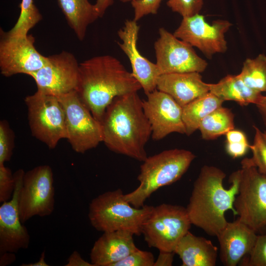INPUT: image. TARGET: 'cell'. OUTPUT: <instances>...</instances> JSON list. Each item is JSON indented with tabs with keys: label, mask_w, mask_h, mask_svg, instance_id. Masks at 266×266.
I'll use <instances>...</instances> for the list:
<instances>
[{
	"label": "cell",
	"mask_w": 266,
	"mask_h": 266,
	"mask_svg": "<svg viewBox=\"0 0 266 266\" xmlns=\"http://www.w3.org/2000/svg\"><path fill=\"white\" fill-rule=\"evenodd\" d=\"M100 123L102 142L108 149L140 162L147 158L145 146L152 130L137 92L116 97Z\"/></svg>",
	"instance_id": "6da1fadb"
},
{
	"label": "cell",
	"mask_w": 266,
	"mask_h": 266,
	"mask_svg": "<svg viewBox=\"0 0 266 266\" xmlns=\"http://www.w3.org/2000/svg\"><path fill=\"white\" fill-rule=\"evenodd\" d=\"M140 89L141 85L132 73L115 57L98 56L79 63L76 91L100 122L106 108L116 97Z\"/></svg>",
	"instance_id": "7a4b0ae2"
},
{
	"label": "cell",
	"mask_w": 266,
	"mask_h": 266,
	"mask_svg": "<svg viewBox=\"0 0 266 266\" xmlns=\"http://www.w3.org/2000/svg\"><path fill=\"white\" fill-rule=\"evenodd\" d=\"M240 169L230 177V187L225 188V172L214 166H204L194 182L189 202L186 208L192 224L202 229L207 234L217 236L228 223L225 214L233 206L238 192Z\"/></svg>",
	"instance_id": "3957f363"
},
{
	"label": "cell",
	"mask_w": 266,
	"mask_h": 266,
	"mask_svg": "<svg viewBox=\"0 0 266 266\" xmlns=\"http://www.w3.org/2000/svg\"><path fill=\"white\" fill-rule=\"evenodd\" d=\"M195 158L192 152L176 148L147 157L140 167L139 186L124 194L125 199L134 207L143 206L154 192L179 180Z\"/></svg>",
	"instance_id": "277c9868"
},
{
	"label": "cell",
	"mask_w": 266,
	"mask_h": 266,
	"mask_svg": "<svg viewBox=\"0 0 266 266\" xmlns=\"http://www.w3.org/2000/svg\"><path fill=\"white\" fill-rule=\"evenodd\" d=\"M153 207L148 205L134 207L118 189L104 192L93 199L89 206L88 218L91 225L98 231H126L139 236L142 234L143 225Z\"/></svg>",
	"instance_id": "5b68a950"
},
{
	"label": "cell",
	"mask_w": 266,
	"mask_h": 266,
	"mask_svg": "<svg viewBox=\"0 0 266 266\" xmlns=\"http://www.w3.org/2000/svg\"><path fill=\"white\" fill-rule=\"evenodd\" d=\"M238 192L233 203L240 221L257 233L266 228V174L248 158L241 162Z\"/></svg>",
	"instance_id": "8992f818"
},
{
	"label": "cell",
	"mask_w": 266,
	"mask_h": 266,
	"mask_svg": "<svg viewBox=\"0 0 266 266\" xmlns=\"http://www.w3.org/2000/svg\"><path fill=\"white\" fill-rule=\"evenodd\" d=\"M191 225L186 208L163 203L154 206L143 225L142 234L149 247L174 252Z\"/></svg>",
	"instance_id": "52a82bcc"
},
{
	"label": "cell",
	"mask_w": 266,
	"mask_h": 266,
	"mask_svg": "<svg viewBox=\"0 0 266 266\" xmlns=\"http://www.w3.org/2000/svg\"><path fill=\"white\" fill-rule=\"evenodd\" d=\"M28 121L32 135L54 149L66 138L65 113L58 97L38 91L27 96Z\"/></svg>",
	"instance_id": "ba28073f"
},
{
	"label": "cell",
	"mask_w": 266,
	"mask_h": 266,
	"mask_svg": "<svg viewBox=\"0 0 266 266\" xmlns=\"http://www.w3.org/2000/svg\"><path fill=\"white\" fill-rule=\"evenodd\" d=\"M58 98L65 113L66 139L74 151L84 153L102 142L100 122L94 117L76 91Z\"/></svg>",
	"instance_id": "9c48e42d"
},
{
	"label": "cell",
	"mask_w": 266,
	"mask_h": 266,
	"mask_svg": "<svg viewBox=\"0 0 266 266\" xmlns=\"http://www.w3.org/2000/svg\"><path fill=\"white\" fill-rule=\"evenodd\" d=\"M54 206L51 167L49 165H40L25 172L18 196V209L22 223L35 216L51 215Z\"/></svg>",
	"instance_id": "30bf717a"
},
{
	"label": "cell",
	"mask_w": 266,
	"mask_h": 266,
	"mask_svg": "<svg viewBox=\"0 0 266 266\" xmlns=\"http://www.w3.org/2000/svg\"><path fill=\"white\" fill-rule=\"evenodd\" d=\"M232 24L217 20L208 23L205 17L198 13L184 17L173 34L178 38L199 49L208 58L227 50L225 33Z\"/></svg>",
	"instance_id": "8fae6325"
},
{
	"label": "cell",
	"mask_w": 266,
	"mask_h": 266,
	"mask_svg": "<svg viewBox=\"0 0 266 266\" xmlns=\"http://www.w3.org/2000/svg\"><path fill=\"white\" fill-rule=\"evenodd\" d=\"M47 58L42 67L29 75L34 79L37 90L57 97L76 91L79 63L74 55L63 51Z\"/></svg>",
	"instance_id": "7c38bea8"
},
{
	"label": "cell",
	"mask_w": 266,
	"mask_h": 266,
	"mask_svg": "<svg viewBox=\"0 0 266 266\" xmlns=\"http://www.w3.org/2000/svg\"><path fill=\"white\" fill-rule=\"evenodd\" d=\"M154 43L156 65L160 74L204 71L207 63L193 47L164 28Z\"/></svg>",
	"instance_id": "4fadbf2b"
},
{
	"label": "cell",
	"mask_w": 266,
	"mask_h": 266,
	"mask_svg": "<svg viewBox=\"0 0 266 266\" xmlns=\"http://www.w3.org/2000/svg\"><path fill=\"white\" fill-rule=\"evenodd\" d=\"M0 71L5 77L17 74L29 75L42 67L47 57L34 46L32 35L10 36L0 30Z\"/></svg>",
	"instance_id": "5bb4252c"
},
{
	"label": "cell",
	"mask_w": 266,
	"mask_h": 266,
	"mask_svg": "<svg viewBox=\"0 0 266 266\" xmlns=\"http://www.w3.org/2000/svg\"><path fill=\"white\" fill-rule=\"evenodd\" d=\"M146 96L142 105L151 127L153 139L161 140L173 133L186 134L181 105L170 96L158 89Z\"/></svg>",
	"instance_id": "9a60e30c"
},
{
	"label": "cell",
	"mask_w": 266,
	"mask_h": 266,
	"mask_svg": "<svg viewBox=\"0 0 266 266\" xmlns=\"http://www.w3.org/2000/svg\"><path fill=\"white\" fill-rule=\"evenodd\" d=\"M25 172L19 169L13 174L14 190L12 198L0 206V254L16 253L27 249L30 236L21 221L18 209V196Z\"/></svg>",
	"instance_id": "2e32d148"
},
{
	"label": "cell",
	"mask_w": 266,
	"mask_h": 266,
	"mask_svg": "<svg viewBox=\"0 0 266 266\" xmlns=\"http://www.w3.org/2000/svg\"><path fill=\"white\" fill-rule=\"evenodd\" d=\"M139 28L137 21L127 20L118 31V36L122 40L118 44L128 57L132 73L146 95L157 89V80L161 74L156 64L142 56L137 48Z\"/></svg>",
	"instance_id": "e0dca14e"
},
{
	"label": "cell",
	"mask_w": 266,
	"mask_h": 266,
	"mask_svg": "<svg viewBox=\"0 0 266 266\" xmlns=\"http://www.w3.org/2000/svg\"><path fill=\"white\" fill-rule=\"evenodd\" d=\"M257 233L238 219L228 222L217 236L220 246V259L226 266H236L250 254Z\"/></svg>",
	"instance_id": "ac0fdd59"
},
{
	"label": "cell",
	"mask_w": 266,
	"mask_h": 266,
	"mask_svg": "<svg viewBox=\"0 0 266 266\" xmlns=\"http://www.w3.org/2000/svg\"><path fill=\"white\" fill-rule=\"evenodd\" d=\"M133 234L126 231L104 232L95 241L90 252L94 266H112L138 248Z\"/></svg>",
	"instance_id": "d6986e66"
},
{
	"label": "cell",
	"mask_w": 266,
	"mask_h": 266,
	"mask_svg": "<svg viewBox=\"0 0 266 266\" xmlns=\"http://www.w3.org/2000/svg\"><path fill=\"white\" fill-rule=\"evenodd\" d=\"M157 89L170 96L182 107L209 92L200 72L166 73L157 80Z\"/></svg>",
	"instance_id": "ffe728a7"
},
{
	"label": "cell",
	"mask_w": 266,
	"mask_h": 266,
	"mask_svg": "<svg viewBox=\"0 0 266 266\" xmlns=\"http://www.w3.org/2000/svg\"><path fill=\"white\" fill-rule=\"evenodd\" d=\"M218 251L210 240L189 231L180 240L174 252L181 260L182 266H214Z\"/></svg>",
	"instance_id": "44dd1931"
},
{
	"label": "cell",
	"mask_w": 266,
	"mask_h": 266,
	"mask_svg": "<svg viewBox=\"0 0 266 266\" xmlns=\"http://www.w3.org/2000/svg\"><path fill=\"white\" fill-rule=\"evenodd\" d=\"M209 92L224 101L232 100L242 106L257 105L263 97L261 93L248 87L237 75L229 74L215 84H209Z\"/></svg>",
	"instance_id": "7402d4cb"
},
{
	"label": "cell",
	"mask_w": 266,
	"mask_h": 266,
	"mask_svg": "<svg viewBox=\"0 0 266 266\" xmlns=\"http://www.w3.org/2000/svg\"><path fill=\"white\" fill-rule=\"evenodd\" d=\"M69 27L77 38L82 41L85 37L88 27L99 16L94 4L89 0H57Z\"/></svg>",
	"instance_id": "603a6c76"
},
{
	"label": "cell",
	"mask_w": 266,
	"mask_h": 266,
	"mask_svg": "<svg viewBox=\"0 0 266 266\" xmlns=\"http://www.w3.org/2000/svg\"><path fill=\"white\" fill-rule=\"evenodd\" d=\"M224 101L209 92L182 107V119L186 134L190 135L199 130L201 121L222 106Z\"/></svg>",
	"instance_id": "cb8c5ba5"
},
{
	"label": "cell",
	"mask_w": 266,
	"mask_h": 266,
	"mask_svg": "<svg viewBox=\"0 0 266 266\" xmlns=\"http://www.w3.org/2000/svg\"><path fill=\"white\" fill-rule=\"evenodd\" d=\"M234 115L222 106L216 109L200 122L199 130L205 140L215 139L234 129Z\"/></svg>",
	"instance_id": "d4e9b609"
},
{
	"label": "cell",
	"mask_w": 266,
	"mask_h": 266,
	"mask_svg": "<svg viewBox=\"0 0 266 266\" xmlns=\"http://www.w3.org/2000/svg\"><path fill=\"white\" fill-rule=\"evenodd\" d=\"M238 75L250 88L266 92V56L260 54L254 59L247 58Z\"/></svg>",
	"instance_id": "484cf974"
},
{
	"label": "cell",
	"mask_w": 266,
	"mask_h": 266,
	"mask_svg": "<svg viewBox=\"0 0 266 266\" xmlns=\"http://www.w3.org/2000/svg\"><path fill=\"white\" fill-rule=\"evenodd\" d=\"M20 13L13 27L5 33L10 36L28 34L29 32L42 19L41 14L34 3L33 0H22Z\"/></svg>",
	"instance_id": "4316f807"
},
{
	"label": "cell",
	"mask_w": 266,
	"mask_h": 266,
	"mask_svg": "<svg viewBox=\"0 0 266 266\" xmlns=\"http://www.w3.org/2000/svg\"><path fill=\"white\" fill-rule=\"evenodd\" d=\"M253 127L255 129L254 142L252 145H250L252 157L248 159L260 172L266 174V132H262L256 126Z\"/></svg>",
	"instance_id": "83f0119b"
},
{
	"label": "cell",
	"mask_w": 266,
	"mask_h": 266,
	"mask_svg": "<svg viewBox=\"0 0 266 266\" xmlns=\"http://www.w3.org/2000/svg\"><path fill=\"white\" fill-rule=\"evenodd\" d=\"M226 150L233 158L243 156L250 148L245 134L240 130H232L226 134Z\"/></svg>",
	"instance_id": "f1b7e54d"
},
{
	"label": "cell",
	"mask_w": 266,
	"mask_h": 266,
	"mask_svg": "<svg viewBox=\"0 0 266 266\" xmlns=\"http://www.w3.org/2000/svg\"><path fill=\"white\" fill-rule=\"evenodd\" d=\"M242 260V266H266V228L257 235L252 251Z\"/></svg>",
	"instance_id": "f546056e"
},
{
	"label": "cell",
	"mask_w": 266,
	"mask_h": 266,
	"mask_svg": "<svg viewBox=\"0 0 266 266\" xmlns=\"http://www.w3.org/2000/svg\"><path fill=\"white\" fill-rule=\"evenodd\" d=\"M14 135L5 120L0 122V164L10 160L14 148Z\"/></svg>",
	"instance_id": "4dcf8cb0"
},
{
	"label": "cell",
	"mask_w": 266,
	"mask_h": 266,
	"mask_svg": "<svg viewBox=\"0 0 266 266\" xmlns=\"http://www.w3.org/2000/svg\"><path fill=\"white\" fill-rule=\"evenodd\" d=\"M166 4L171 10L181 15L182 17L200 13L203 0H167Z\"/></svg>",
	"instance_id": "1f68e13d"
},
{
	"label": "cell",
	"mask_w": 266,
	"mask_h": 266,
	"mask_svg": "<svg viewBox=\"0 0 266 266\" xmlns=\"http://www.w3.org/2000/svg\"><path fill=\"white\" fill-rule=\"evenodd\" d=\"M155 261L151 252L137 249L112 266H154Z\"/></svg>",
	"instance_id": "d6a6232c"
},
{
	"label": "cell",
	"mask_w": 266,
	"mask_h": 266,
	"mask_svg": "<svg viewBox=\"0 0 266 266\" xmlns=\"http://www.w3.org/2000/svg\"><path fill=\"white\" fill-rule=\"evenodd\" d=\"M14 178L11 169L0 164V202L9 200L14 190Z\"/></svg>",
	"instance_id": "836d02e7"
},
{
	"label": "cell",
	"mask_w": 266,
	"mask_h": 266,
	"mask_svg": "<svg viewBox=\"0 0 266 266\" xmlns=\"http://www.w3.org/2000/svg\"><path fill=\"white\" fill-rule=\"evenodd\" d=\"M162 0H134L131 2L134 10L133 20L137 21L148 14H156Z\"/></svg>",
	"instance_id": "e575fe53"
},
{
	"label": "cell",
	"mask_w": 266,
	"mask_h": 266,
	"mask_svg": "<svg viewBox=\"0 0 266 266\" xmlns=\"http://www.w3.org/2000/svg\"><path fill=\"white\" fill-rule=\"evenodd\" d=\"M159 254L154 266H170L172 265L174 252L159 251Z\"/></svg>",
	"instance_id": "d590c367"
},
{
	"label": "cell",
	"mask_w": 266,
	"mask_h": 266,
	"mask_svg": "<svg viewBox=\"0 0 266 266\" xmlns=\"http://www.w3.org/2000/svg\"><path fill=\"white\" fill-rule=\"evenodd\" d=\"M66 266H94L91 263L84 260L77 251H73L69 257Z\"/></svg>",
	"instance_id": "8d00e7d4"
},
{
	"label": "cell",
	"mask_w": 266,
	"mask_h": 266,
	"mask_svg": "<svg viewBox=\"0 0 266 266\" xmlns=\"http://www.w3.org/2000/svg\"><path fill=\"white\" fill-rule=\"evenodd\" d=\"M114 3V0H96L94 7L99 18H101L107 9Z\"/></svg>",
	"instance_id": "74e56055"
},
{
	"label": "cell",
	"mask_w": 266,
	"mask_h": 266,
	"mask_svg": "<svg viewBox=\"0 0 266 266\" xmlns=\"http://www.w3.org/2000/svg\"><path fill=\"white\" fill-rule=\"evenodd\" d=\"M16 259L14 253L5 252L0 254V266H5L11 265Z\"/></svg>",
	"instance_id": "f35d334b"
},
{
	"label": "cell",
	"mask_w": 266,
	"mask_h": 266,
	"mask_svg": "<svg viewBox=\"0 0 266 266\" xmlns=\"http://www.w3.org/2000/svg\"><path fill=\"white\" fill-rule=\"evenodd\" d=\"M256 106L259 109L266 126V96H263L260 102Z\"/></svg>",
	"instance_id": "ab89813d"
},
{
	"label": "cell",
	"mask_w": 266,
	"mask_h": 266,
	"mask_svg": "<svg viewBox=\"0 0 266 266\" xmlns=\"http://www.w3.org/2000/svg\"><path fill=\"white\" fill-rule=\"evenodd\" d=\"M45 252L43 251L38 261L29 264H23L22 266H49L45 261Z\"/></svg>",
	"instance_id": "60d3db41"
},
{
	"label": "cell",
	"mask_w": 266,
	"mask_h": 266,
	"mask_svg": "<svg viewBox=\"0 0 266 266\" xmlns=\"http://www.w3.org/2000/svg\"><path fill=\"white\" fill-rule=\"evenodd\" d=\"M119 0L122 2L126 3L128 2H132V1L134 0Z\"/></svg>",
	"instance_id": "b9f144b4"
}]
</instances>
